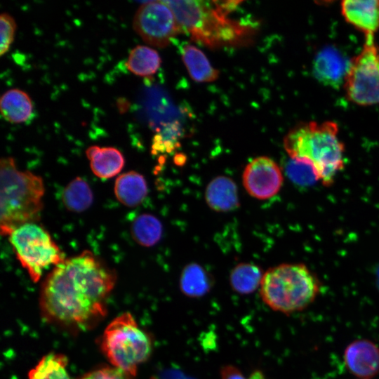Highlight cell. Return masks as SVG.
Wrapping results in <instances>:
<instances>
[{
    "mask_svg": "<svg viewBox=\"0 0 379 379\" xmlns=\"http://www.w3.org/2000/svg\"><path fill=\"white\" fill-rule=\"evenodd\" d=\"M115 272L89 251L65 259L44 281L39 305L44 318L62 326L86 328L106 314Z\"/></svg>",
    "mask_w": 379,
    "mask_h": 379,
    "instance_id": "6da1fadb",
    "label": "cell"
},
{
    "mask_svg": "<svg viewBox=\"0 0 379 379\" xmlns=\"http://www.w3.org/2000/svg\"><path fill=\"white\" fill-rule=\"evenodd\" d=\"M173 11L182 32L210 48L248 43L253 27L227 15L241 1H163Z\"/></svg>",
    "mask_w": 379,
    "mask_h": 379,
    "instance_id": "7a4b0ae2",
    "label": "cell"
},
{
    "mask_svg": "<svg viewBox=\"0 0 379 379\" xmlns=\"http://www.w3.org/2000/svg\"><path fill=\"white\" fill-rule=\"evenodd\" d=\"M338 131L332 121L300 124L286 135L284 147L291 159L308 164L317 180L328 186L344 166L345 146Z\"/></svg>",
    "mask_w": 379,
    "mask_h": 379,
    "instance_id": "3957f363",
    "label": "cell"
},
{
    "mask_svg": "<svg viewBox=\"0 0 379 379\" xmlns=\"http://www.w3.org/2000/svg\"><path fill=\"white\" fill-rule=\"evenodd\" d=\"M0 177L1 233L8 236L17 227L39 219L45 190L40 176L18 170L11 157L1 159Z\"/></svg>",
    "mask_w": 379,
    "mask_h": 379,
    "instance_id": "277c9868",
    "label": "cell"
},
{
    "mask_svg": "<svg viewBox=\"0 0 379 379\" xmlns=\"http://www.w3.org/2000/svg\"><path fill=\"white\" fill-rule=\"evenodd\" d=\"M321 287L317 275L305 265L285 263L263 274L260 294L270 309L290 314L310 307L319 296Z\"/></svg>",
    "mask_w": 379,
    "mask_h": 379,
    "instance_id": "5b68a950",
    "label": "cell"
},
{
    "mask_svg": "<svg viewBox=\"0 0 379 379\" xmlns=\"http://www.w3.org/2000/svg\"><path fill=\"white\" fill-rule=\"evenodd\" d=\"M101 349L112 366L135 376L138 366L152 354V341L129 312L115 317L106 327Z\"/></svg>",
    "mask_w": 379,
    "mask_h": 379,
    "instance_id": "8992f818",
    "label": "cell"
},
{
    "mask_svg": "<svg viewBox=\"0 0 379 379\" xmlns=\"http://www.w3.org/2000/svg\"><path fill=\"white\" fill-rule=\"evenodd\" d=\"M8 239L18 260L34 282L40 279L44 269L65 260L64 253L48 232L35 222L17 227L9 234Z\"/></svg>",
    "mask_w": 379,
    "mask_h": 379,
    "instance_id": "52a82bcc",
    "label": "cell"
},
{
    "mask_svg": "<svg viewBox=\"0 0 379 379\" xmlns=\"http://www.w3.org/2000/svg\"><path fill=\"white\" fill-rule=\"evenodd\" d=\"M343 85L350 101L361 106L379 104V47L374 37H366L350 61Z\"/></svg>",
    "mask_w": 379,
    "mask_h": 379,
    "instance_id": "ba28073f",
    "label": "cell"
},
{
    "mask_svg": "<svg viewBox=\"0 0 379 379\" xmlns=\"http://www.w3.org/2000/svg\"><path fill=\"white\" fill-rule=\"evenodd\" d=\"M133 27L146 44L158 48L167 46L182 32L174 13L163 1L140 5L134 15Z\"/></svg>",
    "mask_w": 379,
    "mask_h": 379,
    "instance_id": "9c48e42d",
    "label": "cell"
},
{
    "mask_svg": "<svg viewBox=\"0 0 379 379\" xmlns=\"http://www.w3.org/2000/svg\"><path fill=\"white\" fill-rule=\"evenodd\" d=\"M242 179L247 192L258 199H267L276 195L284 182L280 167L267 157L252 160L246 166Z\"/></svg>",
    "mask_w": 379,
    "mask_h": 379,
    "instance_id": "30bf717a",
    "label": "cell"
},
{
    "mask_svg": "<svg viewBox=\"0 0 379 379\" xmlns=\"http://www.w3.org/2000/svg\"><path fill=\"white\" fill-rule=\"evenodd\" d=\"M343 357L345 368L357 379H372L379 374V346L371 340L351 342Z\"/></svg>",
    "mask_w": 379,
    "mask_h": 379,
    "instance_id": "8fae6325",
    "label": "cell"
},
{
    "mask_svg": "<svg viewBox=\"0 0 379 379\" xmlns=\"http://www.w3.org/2000/svg\"><path fill=\"white\" fill-rule=\"evenodd\" d=\"M340 10L345 20L364 33L374 37L379 29V0L341 1Z\"/></svg>",
    "mask_w": 379,
    "mask_h": 379,
    "instance_id": "7c38bea8",
    "label": "cell"
},
{
    "mask_svg": "<svg viewBox=\"0 0 379 379\" xmlns=\"http://www.w3.org/2000/svg\"><path fill=\"white\" fill-rule=\"evenodd\" d=\"M349 65L337 49L327 47L317 55L314 73L321 83L336 87L344 84Z\"/></svg>",
    "mask_w": 379,
    "mask_h": 379,
    "instance_id": "4fadbf2b",
    "label": "cell"
},
{
    "mask_svg": "<svg viewBox=\"0 0 379 379\" xmlns=\"http://www.w3.org/2000/svg\"><path fill=\"white\" fill-rule=\"evenodd\" d=\"M205 198L208 206L218 212H227L239 206L236 183L229 177L220 175L207 185Z\"/></svg>",
    "mask_w": 379,
    "mask_h": 379,
    "instance_id": "5bb4252c",
    "label": "cell"
},
{
    "mask_svg": "<svg viewBox=\"0 0 379 379\" xmlns=\"http://www.w3.org/2000/svg\"><path fill=\"white\" fill-rule=\"evenodd\" d=\"M86 154L91 171L100 178L107 179L117 175L124 166L123 154L112 147L91 146L86 150Z\"/></svg>",
    "mask_w": 379,
    "mask_h": 379,
    "instance_id": "9a60e30c",
    "label": "cell"
},
{
    "mask_svg": "<svg viewBox=\"0 0 379 379\" xmlns=\"http://www.w3.org/2000/svg\"><path fill=\"white\" fill-rule=\"evenodd\" d=\"M33 107L29 95L18 88L8 90L1 95L0 100L1 116L13 124L27 121L32 114Z\"/></svg>",
    "mask_w": 379,
    "mask_h": 379,
    "instance_id": "2e32d148",
    "label": "cell"
},
{
    "mask_svg": "<svg viewBox=\"0 0 379 379\" xmlns=\"http://www.w3.org/2000/svg\"><path fill=\"white\" fill-rule=\"evenodd\" d=\"M114 194L119 202L128 207L140 204L147 194L145 178L135 171L124 173L117 178Z\"/></svg>",
    "mask_w": 379,
    "mask_h": 379,
    "instance_id": "e0dca14e",
    "label": "cell"
},
{
    "mask_svg": "<svg viewBox=\"0 0 379 379\" xmlns=\"http://www.w3.org/2000/svg\"><path fill=\"white\" fill-rule=\"evenodd\" d=\"M182 59L194 81L211 82L218 78V70L211 65L206 55L197 47L190 44L184 46Z\"/></svg>",
    "mask_w": 379,
    "mask_h": 379,
    "instance_id": "ac0fdd59",
    "label": "cell"
},
{
    "mask_svg": "<svg viewBox=\"0 0 379 379\" xmlns=\"http://www.w3.org/2000/svg\"><path fill=\"white\" fill-rule=\"evenodd\" d=\"M213 286L211 276L197 263L187 265L180 278V289L189 298H201L210 291Z\"/></svg>",
    "mask_w": 379,
    "mask_h": 379,
    "instance_id": "d6986e66",
    "label": "cell"
},
{
    "mask_svg": "<svg viewBox=\"0 0 379 379\" xmlns=\"http://www.w3.org/2000/svg\"><path fill=\"white\" fill-rule=\"evenodd\" d=\"M161 59L154 49L147 46H137L129 53L126 66L133 74L140 77L154 74L159 69Z\"/></svg>",
    "mask_w": 379,
    "mask_h": 379,
    "instance_id": "ffe728a7",
    "label": "cell"
},
{
    "mask_svg": "<svg viewBox=\"0 0 379 379\" xmlns=\"http://www.w3.org/2000/svg\"><path fill=\"white\" fill-rule=\"evenodd\" d=\"M263 274L261 269L251 263H240L230 272L232 288L239 294H250L260 286Z\"/></svg>",
    "mask_w": 379,
    "mask_h": 379,
    "instance_id": "44dd1931",
    "label": "cell"
},
{
    "mask_svg": "<svg viewBox=\"0 0 379 379\" xmlns=\"http://www.w3.org/2000/svg\"><path fill=\"white\" fill-rule=\"evenodd\" d=\"M93 200V195L89 185L80 177L69 182L62 194V201L65 208L75 213L88 209Z\"/></svg>",
    "mask_w": 379,
    "mask_h": 379,
    "instance_id": "7402d4cb",
    "label": "cell"
},
{
    "mask_svg": "<svg viewBox=\"0 0 379 379\" xmlns=\"http://www.w3.org/2000/svg\"><path fill=\"white\" fill-rule=\"evenodd\" d=\"M131 232L138 244L145 247H150L160 240L163 228L157 218L152 214L143 213L134 220Z\"/></svg>",
    "mask_w": 379,
    "mask_h": 379,
    "instance_id": "603a6c76",
    "label": "cell"
},
{
    "mask_svg": "<svg viewBox=\"0 0 379 379\" xmlns=\"http://www.w3.org/2000/svg\"><path fill=\"white\" fill-rule=\"evenodd\" d=\"M67 366L65 355L51 353L43 357L29 371L27 379H72Z\"/></svg>",
    "mask_w": 379,
    "mask_h": 379,
    "instance_id": "cb8c5ba5",
    "label": "cell"
},
{
    "mask_svg": "<svg viewBox=\"0 0 379 379\" xmlns=\"http://www.w3.org/2000/svg\"><path fill=\"white\" fill-rule=\"evenodd\" d=\"M181 135L177 124H171L162 130L153 139L152 152L153 154L171 153L180 145Z\"/></svg>",
    "mask_w": 379,
    "mask_h": 379,
    "instance_id": "d4e9b609",
    "label": "cell"
},
{
    "mask_svg": "<svg viewBox=\"0 0 379 379\" xmlns=\"http://www.w3.org/2000/svg\"><path fill=\"white\" fill-rule=\"evenodd\" d=\"M17 25L14 18L7 13L0 15L1 47L0 55L7 53L12 44L16 31Z\"/></svg>",
    "mask_w": 379,
    "mask_h": 379,
    "instance_id": "484cf974",
    "label": "cell"
},
{
    "mask_svg": "<svg viewBox=\"0 0 379 379\" xmlns=\"http://www.w3.org/2000/svg\"><path fill=\"white\" fill-rule=\"evenodd\" d=\"M131 377L119 368L109 366L88 372L79 379H131Z\"/></svg>",
    "mask_w": 379,
    "mask_h": 379,
    "instance_id": "4316f807",
    "label": "cell"
},
{
    "mask_svg": "<svg viewBox=\"0 0 379 379\" xmlns=\"http://www.w3.org/2000/svg\"><path fill=\"white\" fill-rule=\"evenodd\" d=\"M220 379H250L246 378L237 366L231 364L223 366L220 368Z\"/></svg>",
    "mask_w": 379,
    "mask_h": 379,
    "instance_id": "83f0119b",
    "label": "cell"
}]
</instances>
